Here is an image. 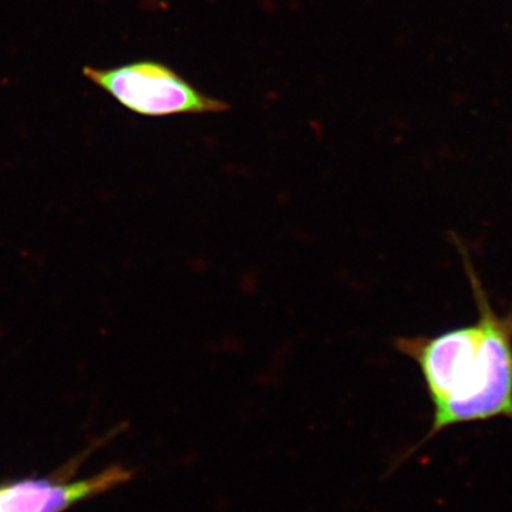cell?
Returning a JSON list of instances; mask_svg holds the SVG:
<instances>
[{
	"label": "cell",
	"instance_id": "cell-1",
	"mask_svg": "<svg viewBox=\"0 0 512 512\" xmlns=\"http://www.w3.org/2000/svg\"><path fill=\"white\" fill-rule=\"evenodd\" d=\"M458 249L477 302L476 322L436 336L396 340L397 350L419 366L433 406L429 433L403 460L450 427L512 420V311L505 316L494 311L466 249Z\"/></svg>",
	"mask_w": 512,
	"mask_h": 512
},
{
	"label": "cell",
	"instance_id": "cell-2",
	"mask_svg": "<svg viewBox=\"0 0 512 512\" xmlns=\"http://www.w3.org/2000/svg\"><path fill=\"white\" fill-rule=\"evenodd\" d=\"M83 74L121 107L150 119L229 110L227 101L202 93L170 66L156 60H138L109 69L87 66Z\"/></svg>",
	"mask_w": 512,
	"mask_h": 512
},
{
	"label": "cell",
	"instance_id": "cell-3",
	"mask_svg": "<svg viewBox=\"0 0 512 512\" xmlns=\"http://www.w3.org/2000/svg\"><path fill=\"white\" fill-rule=\"evenodd\" d=\"M53 484L28 480L0 488V512H45Z\"/></svg>",
	"mask_w": 512,
	"mask_h": 512
}]
</instances>
